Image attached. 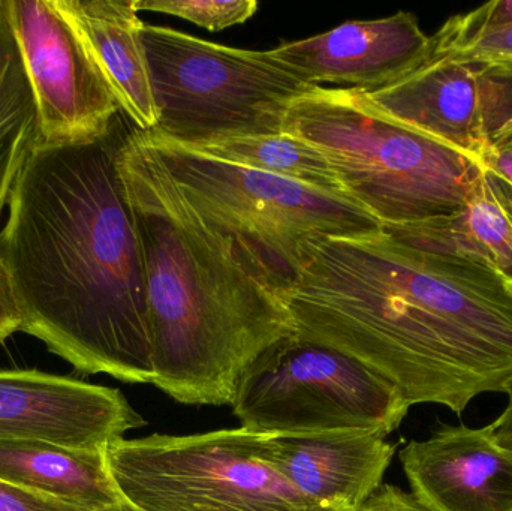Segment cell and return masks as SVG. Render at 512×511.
Wrapping results in <instances>:
<instances>
[{
  "label": "cell",
  "mask_w": 512,
  "mask_h": 511,
  "mask_svg": "<svg viewBox=\"0 0 512 511\" xmlns=\"http://www.w3.org/2000/svg\"><path fill=\"white\" fill-rule=\"evenodd\" d=\"M282 299L298 335L369 366L411 407L460 414L512 383V285L382 228L307 240Z\"/></svg>",
  "instance_id": "obj_1"
},
{
  "label": "cell",
  "mask_w": 512,
  "mask_h": 511,
  "mask_svg": "<svg viewBox=\"0 0 512 511\" xmlns=\"http://www.w3.org/2000/svg\"><path fill=\"white\" fill-rule=\"evenodd\" d=\"M119 143L38 146L15 182L0 255L21 332L84 375L153 384L143 251Z\"/></svg>",
  "instance_id": "obj_2"
},
{
  "label": "cell",
  "mask_w": 512,
  "mask_h": 511,
  "mask_svg": "<svg viewBox=\"0 0 512 511\" xmlns=\"http://www.w3.org/2000/svg\"><path fill=\"white\" fill-rule=\"evenodd\" d=\"M117 168L143 251L153 384L180 404L231 405L248 366L295 333L282 288L189 203L140 129L120 141Z\"/></svg>",
  "instance_id": "obj_3"
},
{
  "label": "cell",
  "mask_w": 512,
  "mask_h": 511,
  "mask_svg": "<svg viewBox=\"0 0 512 511\" xmlns=\"http://www.w3.org/2000/svg\"><path fill=\"white\" fill-rule=\"evenodd\" d=\"M283 132L318 147L381 227L459 212L484 173L477 159L379 111L363 90L313 87L292 102Z\"/></svg>",
  "instance_id": "obj_4"
},
{
  "label": "cell",
  "mask_w": 512,
  "mask_h": 511,
  "mask_svg": "<svg viewBox=\"0 0 512 511\" xmlns=\"http://www.w3.org/2000/svg\"><path fill=\"white\" fill-rule=\"evenodd\" d=\"M141 41L158 108L156 134L180 144L282 134L295 99L313 89L288 66L255 51L144 23Z\"/></svg>",
  "instance_id": "obj_5"
},
{
  "label": "cell",
  "mask_w": 512,
  "mask_h": 511,
  "mask_svg": "<svg viewBox=\"0 0 512 511\" xmlns=\"http://www.w3.org/2000/svg\"><path fill=\"white\" fill-rule=\"evenodd\" d=\"M144 137L189 203L242 237L282 293L298 275L307 240L381 228L378 219L346 195L201 155L153 131Z\"/></svg>",
  "instance_id": "obj_6"
},
{
  "label": "cell",
  "mask_w": 512,
  "mask_h": 511,
  "mask_svg": "<svg viewBox=\"0 0 512 511\" xmlns=\"http://www.w3.org/2000/svg\"><path fill=\"white\" fill-rule=\"evenodd\" d=\"M120 494L141 511H328L307 500L243 428L114 441L105 450Z\"/></svg>",
  "instance_id": "obj_7"
},
{
  "label": "cell",
  "mask_w": 512,
  "mask_h": 511,
  "mask_svg": "<svg viewBox=\"0 0 512 511\" xmlns=\"http://www.w3.org/2000/svg\"><path fill=\"white\" fill-rule=\"evenodd\" d=\"M231 407L256 435L366 431L387 438L411 405L369 366L295 332L248 366Z\"/></svg>",
  "instance_id": "obj_8"
},
{
  "label": "cell",
  "mask_w": 512,
  "mask_h": 511,
  "mask_svg": "<svg viewBox=\"0 0 512 511\" xmlns=\"http://www.w3.org/2000/svg\"><path fill=\"white\" fill-rule=\"evenodd\" d=\"M39 113V146L110 137L116 95L80 33L53 0H6Z\"/></svg>",
  "instance_id": "obj_9"
},
{
  "label": "cell",
  "mask_w": 512,
  "mask_h": 511,
  "mask_svg": "<svg viewBox=\"0 0 512 511\" xmlns=\"http://www.w3.org/2000/svg\"><path fill=\"white\" fill-rule=\"evenodd\" d=\"M391 119L471 158L512 140V71L430 56L405 77L364 92Z\"/></svg>",
  "instance_id": "obj_10"
},
{
  "label": "cell",
  "mask_w": 512,
  "mask_h": 511,
  "mask_svg": "<svg viewBox=\"0 0 512 511\" xmlns=\"http://www.w3.org/2000/svg\"><path fill=\"white\" fill-rule=\"evenodd\" d=\"M144 425L117 389L36 369H0V441L105 450Z\"/></svg>",
  "instance_id": "obj_11"
},
{
  "label": "cell",
  "mask_w": 512,
  "mask_h": 511,
  "mask_svg": "<svg viewBox=\"0 0 512 511\" xmlns=\"http://www.w3.org/2000/svg\"><path fill=\"white\" fill-rule=\"evenodd\" d=\"M433 38L411 12L378 20L346 21L328 32L270 50L304 83L345 84L373 92L408 75L430 59Z\"/></svg>",
  "instance_id": "obj_12"
},
{
  "label": "cell",
  "mask_w": 512,
  "mask_h": 511,
  "mask_svg": "<svg viewBox=\"0 0 512 511\" xmlns=\"http://www.w3.org/2000/svg\"><path fill=\"white\" fill-rule=\"evenodd\" d=\"M411 494L430 511H512V450L484 428L442 426L400 452Z\"/></svg>",
  "instance_id": "obj_13"
},
{
  "label": "cell",
  "mask_w": 512,
  "mask_h": 511,
  "mask_svg": "<svg viewBox=\"0 0 512 511\" xmlns=\"http://www.w3.org/2000/svg\"><path fill=\"white\" fill-rule=\"evenodd\" d=\"M396 447L366 431L264 435L267 461L307 500L352 511L382 486Z\"/></svg>",
  "instance_id": "obj_14"
},
{
  "label": "cell",
  "mask_w": 512,
  "mask_h": 511,
  "mask_svg": "<svg viewBox=\"0 0 512 511\" xmlns=\"http://www.w3.org/2000/svg\"><path fill=\"white\" fill-rule=\"evenodd\" d=\"M80 33L137 129L158 128L149 63L141 41L144 21L134 0H53Z\"/></svg>",
  "instance_id": "obj_15"
},
{
  "label": "cell",
  "mask_w": 512,
  "mask_h": 511,
  "mask_svg": "<svg viewBox=\"0 0 512 511\" xmlns=\"http://www.w3.org/2000/svg\"><path fill=\"white\" fill-rule=\"evenodd\" d=\"M381 228L412 248L486 267L512 285V191L486 168L459 212Z\"/></svg>",
  "instance_id": "obj_16"
},
{
  "label": "cell",
  "mask_w": 512,
  "mask_h": 511,
  "mask_svg": "<svg viewBox=\"0 0 512 511\" xmlns=\"http://www.w3.org/2000/svg\"><path fill=\"white\" fill-rule=\"evenodd\" d=\"M105 450L35 440L0 441V480L78 509H117L128 501L111 476Z\"/></svg>",
  "instance_id": "obj_17"
},
{
  "label": "cell",
  "mask_w": 512,
  "mask_h": 511,
  "mask_svg": "<svg viewBox=\"0 0 512 511\" xmlns=\"http://www.w3.org/2000/svg\"><path fill=\"white\" fill-rule=\"evenodd\" d=\"M38 146V105L6 0H0V221L15 182Z\"/></svg>",
  "instance_id": "obj_18"
},
{
  "label": "cell",
  "mask_w": 512,
  "mask_h": 511,
  "mask_svg": "<svg viewBox=\"0 0 512 511\" xmlns=\"http://www.w3.org/2000/svg\"><path fill=\"white\" fill-rule=\"evenodd\" d=\"M183 146L240 167L294 180L310 188L346 195L327 156L309 141L288 132L236 135Z\"/></svg>",
  "instance_id": "obj_19"
},
{
  "label": "cell",
  "mask_w": 512,
  "mask_h": 511,
  "mask_svg": "<svg viewBox=\"0 0 512 511\" xmlns=\"http://www.w3.org/2000/svg\"><path fill=\"white\" fill-rule=\"evenodd\" d=\"M137 11L159 12L191 21L207 30L246 23L259 9L255 0H134Z\"/></svg>",
  "instance_id": "obj_20"
},
{
  "label": "cell",
  "mask_w": 512,
  "mask_h": 511,
  "mask_svg": "<svg viewBox=\"0 0 512 511\" xmlns=\"http://www.w3.org/2000/svg\"><path fill=\"white\" fill-rule=\"evenodd\" d=\"M432 56L489 63L512 71V24L487 30L445 48H433Z\"/></svg>",
  "instance_id": "obj_21"
},
{
  "label": "cell",
  "mask_w": 512,
  "mask_h": 511,
  "mask_svg": "<svg viewBox=\"0 0 512 511\" xmlns=\"http://www.w3.org/2000/svg\"><path fill=\"white\" fill-rule=\"evenodd\" d=\"M122 507V506H120ZM0 511H87L0 480Z\"/></svg>",
  "instance_id": "obj_22"
},
{
  "label": "cell",
  "mask_w": 512,
  "mask_h": 511,
  "mask_svg": "<svg viewBox=\"0 0 512 511\" xmlns=\"http://www.w3.org/2000/svg\"><path fill=\"white\" fill-rule=\"evenodd\" d=\"M23 318L15 297L14 285L8 267L0 255V342H5L14 333L21 332Z\"/></svg>",
  "instance_id": "obj_23"
},
{
  "label": "cell",
  "mask_w": 512,
  "mask_h": 511,
  "mask_svg": "<svg viewBox=\"0 0 512 511\" xmlns=\"http://www.w3.org/2000/svg\"><path fill=\"white\" fill-rule=\"evenodd\" d=\"M352 511H430L411 494L397 486L382 485L366 503Z\"/></svg>",
  "instance_id": "obj_24"
},
{
  "label": "cell",
  "mask_w": 512,
  "mask_h": 511,
  "mask_svg": "<svg viewBox=\"0 0 512 511\" xmlns=\"http://www.w3.org/2000/svg\"><path fill=\"white\" fill-rule=\"evenodd\" d=\"M481 165L512 191V140L484 155Z\"/></svg>",
  "instance_id": "obj_25"
},
{
  "label": "cell",
  "mask_w": 512,
  "mask_h": 511,
  "mask_svg": "<svg viewBox=\"0 0 512 511\" xmlns=\"http://www.w3.org/2000/svg\"><path fill=\"white\" fill-rule=\"evenodd\" d=\"M505 395L508 398L507 407L502 411L501 416L492 423V426L499 444L512 450V383Z\"/></svg>",
  "instance_id": "obj_26"
},
{
  "label": "cell",
  "mask_w": 512,
  "mask_h": 511,
  "mask_svg": "<svg viewBox=\"0 0 512 511\" xmlns=\"http://www.w3.org/2000/svg\"><path fill=\"white\" fill-rule=\"evenodd\" d=\"M108 511H141V510L135 509V507L132 506V504L126 503V504H123L122 507H117V509L108 510Z\"/></svg>",
  "instance_id": "obj_27"
}]
</instances>
